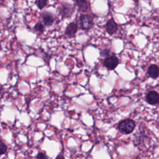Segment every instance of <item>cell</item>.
I'll list each match as a JSON object with an SVG mask.
<instances>
[{
    "mask_svg": "<svg viewBox=\"0 0 159 159\" xmlns=\"http://www.w3.org/2000/svg\"><path fill=\"white\" fill-rule=\"evenodd\" d=\"M135 122L131 119H125L120 120L117 124V129L122 134H129L135 127Z\"/></svg>",
    "mask_w": 159,
    "mask_h": 159,
    "instance_id": "cell-1",
    "label": "cell"
},
{
    "mask_svg": "<svg viewBox=\"0 0 159 159\" xmlns=\"http://www.w3.org/2000/svg\"><path fill=\"white\" fill-rule=\"evenodd\" d=\"M76 24L81 30H89L94 25L93 18L89 14H81L78 17Z\"/></svg>",
    "mask_w": 159,
    "mask_h": 159,
    "instance_id": "cell-2",
    "label": "cell"
},
{
    "mask_svg": "<svg viewBox=\"0 0 159 159\" xmlns=\"http://www.w3.org/2000/svg\"><path fill=\"white\" fill-rule=\"evenodd\" d=\"M75 6L68 2H61L58 7L59 14L63 18H70L75 12Z\"/></svg>",
    "mask_w": 159,
    "mask_h": 159,
    "instance_id": "cell-3",
    "label": "cell"
},
{
    "mask_svg": "<svg viewBox=\"0 0 159 159\" xmlns=\"http://www.w3.org/2000/svg\"><path fill=\"white\" fill-rule=\"evenodd\" d=\"M119 63V59L116 55H111L106 57L102 62L103 66L109 70H114Z\"/></svg>",
    "mask_w": 159,
    "mask_h": 159,
    "instance_id": "cell-4",
    "label": "cell"
},
{
    "mask_svg": "<svg viewBox=\"0 0 159 159\" xmlns=\"http://www.w3.org/2000/svg\"><path fill=\"white\" fill-rule=\"evenodd\" d=\"M145 100L150 105H156L159 101V94L156 91H150L146 94Z\"/></svg>",
    "mask_w": 159,
    "mask_h": 159,
    "instance_id": "cell-5",
    "label": "cell"
},
{
    "mask_svg": "<svg viewBox=\"0 0 159 159\" xmlns=\"http://www.w3.org/2000/svg\"><path fill=\"white\" fill-rule=\"evenodd\" d=\"M78 25L76 22H72L70 23L66 27L65 30V35L70 38H72L75 37V35L78 31Z\"/></svg>",
    "mask_w": 159,
    "mask_h": 159,
    "instance_id": "cell-6",
    "label": "cell"
},
{
    "mask_svg": "<svg viewBox=\"0 0 159 159\" xmlns=\"http://www.w3.org/2000/svg\"><path fill=\"white\" fill-rule=\"evenodd\" d=\"M105 28L107 32L109 35H112L114 33H116V31L117 30L118 25L117 23L114 21L113 18H111L107 21L105 25Z\"/></svg>",
    "mask_w": 159,
    "mask_h": 159,
    "instance_id": "cell-7",
    "label": "cell"
},
{
    "mask_svg": "<svg viewBox=\"0 0 159 159\" xmlns=\"http://www.w3.org/2000/svg\"><path fill=\"white\" fill-rule=\"evenodd\" d=\"M43 24L46 26H50L52 25L55 20L54 16L48 11H45L42 13V15Z\"/></svg>",
    "mask_w": 159,
    "mask_h": 159,
    "instance_id": "cell-8",
    "label": "cell"
},
{
    "mask_svg": "<svg viewBox=\"0 0 159 159\" xmlns=\"http://www.w3.org/2000/svg\"><path fill=\"white\" fill-rule=\"evenodd\" d=\"M147 74L150 78L157 79L159 75V69L157 65L151 64L147 68Z\"/></svg>",
    "mask_w": 159,
    "mask_h": 159,
    "instance_id": "cell-9",
    "label": "cell"
},
{
    "mask_svg": "<svg viewBox=\"0 0 159 159\" xmlns=\"http://www.w3.org/2000/svg\"><path fill=\"white\" fill-rule=\"evenodd\" d=\"M75 2L80 12H86L90 7L89 0H75Z\"/></svg>",
    "mask_w": 159,
    "mask_h": 159,
    "instance_id": "cell-10",
    "label": "cell"
},
{
    "mask_svg": "<svg viewBox=\"0 0 159 159\" xmlns=\"http://www.w3.org/2000/svg\"><path fill=\"white\" fill-rule=\"evenodd\" d=\"M34 30L37 34H42L44 32L45 27L44 25L41 22H38L35 24L34 27Z\"/></svg>",
    "mask_w": 159,
    "mask_h": 159,
    "instance_id": "cell-11",
    "label": "cell"
},
{
    "mask_svg": "<svg viewBox=\"0 0 159 159\" xmlns=\"http://www.w3.org/2000/svg\"><path fill=\"white\" fill-rule=\"evenodd\" d=\"M48 0H36L35 4L39 9H42L45 7L47 4Z\"/></svg>",
    "mask_w": 159,
    "mask_h": 159,
    "instance_id": "cell-12",
    "label": "cell"
},
{
    "mask_svg": "<svg viewBox=\"0 0 159 159\" xmlns=\"http://www.w3.org/2000/svg\"><path fill=\"white\" fill-rule=\"evenodd\" d=\"M110 54V50L108 48H104L100 52V55L102 57H107L109 56Z\"/></svg>",
    "mask_w": 159,
    "mask_h": 159,
    "instance_id": "cell-13",
    "label": "cell"
},
{
    "mask_svg": "<svg viewBox=\"0 0 159 159\" xmlns=\"http://www.w3.org/2000/svg\"><path fill=\"white\" fill-rule=\"evenodd\" d=\"M36 159H48V157L47 155L45 152H39L36 156Z\"/></svg>",
    "mask_w": 159,
    "mask_h": 159,
    "instance_id": "cell-14",
    "label": "cell"
},
{
    "mask_svg": "<svg viewBox=\"0 0 159 159\" xmlns=\"http://www.w3.org/2000/svg\"><path fill=\"white\" fill-rule=\"evenodd\" d=\"M7 150V147L6 145L1 141L0 140V155L4 154Z\"/></svg>",
    "mask_w": 159,
    "mask_h": 159,
    "instance_id": "cell-15",
    "label": "cell"
},
{
    "mask_svg": "<svg viewBox=\"0 0 159 159\" xmlns=\"http://www.w3.org/2000/svg\"><path fill=\"white\" fill-rule=\"evenodd\" d=\"M55 159H65V158H64V157H63V155L62 154H59V155L56 157Z\"/></svg>",
    "mask_w": 159,
    "mask_h": 159,
    "instance_id": "cell-16",
    "label": "cell"
}]
</instances>
